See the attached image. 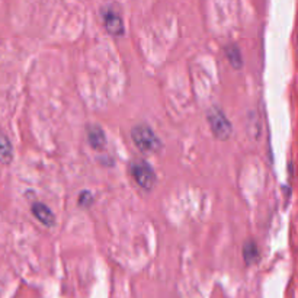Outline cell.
I'll use <instances>...</instances> for the list:
<instances>
[{"label":"cell","instance_id":"7","mask_svg":"<svg viewBox=\"0 0 298 298\" xmlns=\"http://www.w3.org/2000/svg\"><path fill=\"white\" fill-rule=\"evenodd\" d=\"M13 160V145L6 136L0 134V163L9 164Z\"/></svg>","mask_w":298,"mask_h":298},{"label":"cell","instance_id":"2","mask_svg":"<svg viewBox=\"0 0 298 298\" xmlns=\"http://www.w3.org/2000/svg\"><path fill=\"white\" fill-rule=\"evenodd\" d=\"M130 173L138 186L144 190H152L156 185V173L153 167L143 159H136L130 164Z\"/></svg>","mask_w":298,"mask_h":298},{"label":"cell","instance_id":"6","mask_svg":"<svg viewBox=\"0 0 298 298\" xmlns=\"http://www.w3.org/2000/svg\"><path fill=\"white\" fill-rule=\"evenodd\" d=\"M32 214L46 227H53L55 224V216L53 214V211L42 202H35L32 205Z\"/></svg>","mask_w":298,"mask_h":298},{"label":"cell","instance_id":"3","mask_svg":"<svg viewBox=\"0 0 298 298\" xmlns=\"http://www.w3.org/2000/svg\"><path fill=\"white\" fill-rule=\"evenodd\" d=\"M208 122H209L211 131H212V134H214L216 138L221 140V141H226V140L230 138L231 133H233V126H231V122L227 119V117L221 109H209V112H208Z\"/></svg>","mask_w":298,"mask_h":298},{"label":"cell","instance_id":"10","mask_svg":"<svg viewBox=\"0 0 298 298\" xmlns=\"http://www.w3.org/2000/svg\"><path fill=\"white\" fill-rule=\"evenodd\" d=\"M93 195H92L89 190H83L80 192V197H79V205L81 208H91L92 204H93Z\"/></svg>","mask_w":298,"mask_h":298},{"label":"cell","instance_id":"8","mask_svg":"<svg viewBox=\"0 0 298 298\" xmlns=\"http://www.w3.org/2000/svg\"><path fill=\"white\" fill-rule=\"evenodd\" d=\"M243 256L244 262L247 265H253L259 259V247L253 240H247L243 246Z\"/></svg>","mask_w":298,"mask_h":298},{"label":"cell","instance_id":"9","mask_svg":"<svg viewBox=\"0 0 298 298\" xmlns=\"http://www.w3.org/2000/svg\"><path fill=\"white\" fill-rule=\"evenodd\" d=\"M226 54H227V60L230 61V64L235 67L236 70L242 69V66H243V60H242V53H240V50H239L237 47L236 46L227 47Z\"/></svg>","mask_w":298,"mask_h":298},{"label":"cell","instance_id":"4","mask_svg":"<svg viewBox=\"0 0 298 298\" xmlns=\"http://www.w3.org/2000/svg\"><path fill=\"white\" fill-rule=\"evenodd\" d=\"M102 19H103V25H105V29L108 31L109 35L122 36L125 34V27H124L122 18L112 8L102 10Z\"/></svg>","mask_w":298,"mask_h":298},{"label":"cell","instance_id":"5","mask_svg":"<svg viewBox=\"0 0 298 298\" xmlns=\"http://www.w3.org/2000/svg\"><path fill=\"white\" fill-rule=\"evenodd\" d=\"M88 143L96 152H100L107 145V136L99 125H88Z\"/></svg>","mask_w":298,"mask_h":298},{"label":"cell","instance_id":"1","mask_svg":"<svg viewBox=\"0 0 298 298\" xmlns=\"http://www.w3.org/2000/svg\"><path fill=\"white\" fill-rule=\"evenodd\" d=\"M131 138L136 147L143 153H157L162 148V141L148 125L140 124L133 126Z\"/></svg>","mask_w":298,"mask_h":298}]
</instances>
